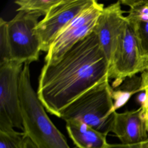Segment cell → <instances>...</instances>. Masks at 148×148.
Masks as SVG:
<instances>
[{
  "label": "cell",
  "mask_w": 148,
  "mask_h": 148,
  "mask_svg": "<svg viewBox=\"0 0 148 148\" xmlns=\"http://www.w3.org/2000/svg\"><path fill=\"white\" fill-rule=\"evenodd\" d=\"M109 64L92 31L57 62L45 63L36 94L47 111L58 117L71 103L109 79Z\"/></svg>",
  "instance_id": "obj_1"
},
{
  "label": "cell",
  "mask_w": 148,
  "mask_h": 148,
  "mask_svg": "<svg viewBox=\"0 0 148 148\" xmlns=\"http://www.w3.org/2000/svg\"><path fill=\"white\" fill-rule=\"evenodd\" d=\"M23 132L38 148H71L47 116L30 80L29 64H24L19 80Z\"/></svg>",
  "instance_id": "obj_2"
},
{
  "label": "cell",
  "mask_w": 148,
  "mask_h": 148,
  "mask_svg": "<svg viewBox=\"0 0 148 148\" xmlns=\"http://www.w3.org/2000/svg\"><path fill=\"white\" fill-rule=\"evenodd\" d=\"M109 80L95 85L73 101L61 112L59 118L65 122L80 121L108 135L116 112Z\"/></svg>",
  "instance_id": "obj_3"
},
{
  "label": "cell",
  "mask_w": 148,
  "mask_h": 148,
  "mask_svg": "<svg viewBox=\"0 0 148 148\" xmlns=\"http://www.w3.org/2000/svg\"><path fill=\"white\" fill-rule=\"evenodd\" d=\"M41 16L38 12L19 11L7 21L12 61L24 64L38 60L41 44L35 29Z\"/></svg>",
  "instance_id": "obj_4"
},
{
  "label": "cell",
  "mask_w": 148,
  "mask_h": 148,
  "mask_svg": "<svg viewBox=\"0 0 148 148\" xmlns=\"http://www.w3.org/2000/svg\"><path fill=\"white\" fill-rule=\"evenodd\" d=\"M148 68V62L142 56L134 31L126 21L109 64V79H114L112 87L120 86Z\"/></svg>",
  "instance_id": "obj_5"
},
{
  "label": "cell",
  "mask_w": 148,
  "mask_h": 148,
  "mask_svg": "<svg viewBox=\"0 0 148 148\" xmlns=\"http://www.w3.org/2000/svg\"><path fill=\"white\" fill-rule=\"evenodd\" d=\"M104 5L94 0L55 38L45 57V63L54 64L76 43L91 33Z\"/></svg>",
  "instance_id": "obj_6"
},
{
  "label": "cell",
  "mask_w": 148,
  "mask_h": 148,
  "mask_svg": "<svg viewBox=\"0 0 148 148\" xmlns=\"http://www.w3.org/2000/svg\"><path fill=\"white\" fill-rule=\"evenodd\" d=\"M94 0H61L39 21L35 29L41 50L47 52L57 35Z\"/></svg>",
  "instance_id": "obj_7"
},
{
  "label": "cell",
  "mask_w": 148,
  "mask_h": 148,
  "mask_svg": "<svg viewBox=\"0 0 148 148\" xmlns=\"http://www.w3.org/2000/svg\"><path fill=\"white\" fill-rule=\"evenodd\" d=\"M24 64L10 61L0 64V115L14 128L23 131L19 97V80Z\"/></svg>",
  "instance_id": "obj_8"
},
{
  "label": "cell",
  "mask_w": 148,
  "mask_h": 148,
  "mask_svg": "<svg viewBox=\"0 0 148 148\" xmlns=\"http://www.w3.org/2000/svg\"><path fill=\"white\" fill-rule=\"evenodd\" d=\"M120 1L103 8L93 31L96 34L101 47L108 61H111L119 39L127 21Z\"/></svg>",
  "instance_id": "obj_9"
},
{
  "label": "cell",
  "mask_w": 148,
  "mask_h": 148,
  "mask_svg": "<svg viewBox=\"0 0 148 148\" xmlns=\"http://www.w3.org/2000/svg\"><path fill=\"white\" fill-rule=\"evenodd\" d=\"M147 132L140 107L122 113L115 112L111 132L119 138L123 146L138 147L148 138Z\"/></svg>",
  "instance_id": "obj_10"
},
{
  "label": "cell",
  "mask_w": 148,
  "mask_h": 148,
  "mask_svg": "<svg viewBox=\"0 0 148 148\" xmlns=\"http://www.w3.org/2000/svg\"><path fill=\"white\" fill-rule=\"evenodd\" d=\"M129 7L126 19L136 38L142 56L148 62V0H123Z\"/></svg>",
  "instance_id": "obj_11"
},
{
  "label": "cell",
  "mask_w": 148,
  "mask_h": 148,
  "mask_svg": "<svg viewBox=\"0 0 148 148\" xmlns=\"http://www.w3.org/2000/svg\"><path fill=\"white\" fill-rule=\"evenodd\" d=\"M69 136L79 148H121L123 145L108 143L107 135L76 120L66 121Z\"/></svg>",
  "instance_id": "obj_12"
},
{
  "label": "cell",
  "mask_w": 148,
  "mask_h": 148,
  "mask_svg": "<svg viewBox=\"0 0 148 148\" xmlns=\"http://www.w3.org/2000/svg\"><path fill=\"white\" fill-rule=\"evenodd\" d=\"M141 79L136 75L125 79L118 87L111 88V94L116 111L123 107L135 93L139 92Z\"/></svg>",
  "instance_id": "obj_13"
},
{
  "label": "cell",
  "mask_w": 148,
  "mask_h": 148,
  "mask_svg": "<svg viewBox=\"0 0 148 148\" xmlns=\"http://www.w3.org/2000/svg\"><path fill=\"white\" fill-rule=\"evenodd\" d=\"M61 0H17L14 3L18 5L17 11L34 12L45 16L50 10Z\"/></svg>",
  "instance_id": "obj_14"
},
{
  "label": "cell",
  "mask_w": 148,
  "mask_h": 148,
  "mask_svg": "<svg viewBox=\"0 0 148 148\" xmlns=\"http://www.w3.org/2000/svg\"><path fill=\"white\" fill-rule=\"evenodd\" d=\"M26 138L24 132H17L13 127L0 129V148H24Z\"/></svg>",
  "instance_id": "obj_15"
},
{
  "label": "cell",
  "mask_w": 148,
  "mask_h": 148,
  "mask_svg": "<svg viewBox=\"0 0 148 148\" xmlns=\"http://www.w3.org/2000/svg\"><path fill=\"white\" fill-rule=\"evenodd\" d=\"M140 93L137 97V101L140 105L142 113L146 123L148 131V68L142 72Z\"/></svg>",
  "instance_id": "obj_16"
},
{
  "label": "cell",
  "mask_w": 148,
  "mask_h": 148,
  "mask_svg": "<svg viewBox=\"0 0 148 148\" xmlns=\"http://www.w3.org/2000/svg\"><path fill=\"white\" fill-rule=\"evenodd\" d=\"M12 61L9 43L7 21L2 18L0 19V64Z\"/></svg>",
  "instance_id": "obj_17"
},
{
  "label": "cell",
  "mask_w": 148,
  "mask_h": 148,
  "mask_svg": "<svg viewBox=\"0 0 148 148\" xmlns=\"http://www.w3.org/2000/svg\"><path fill=\"white\" fill-rule=\"evenodd\" d=\"M24 148H38L28 138H26L24 142Z\"/></svg>",
  "instance_id": "obj_18"
},
{
  "label": "cell",
  "mask_w": 148,
  "mask_h": 148,
  "mask_svg": "<svg viewBox=\"0 0 148 148\" xmlns=\"http://www.w3.org/2000/svg\"><path fill=\"white\" fill-rule=\"evenodd\" d=\"M138 148H148V138L145 141L140 143L138 146Z\"/></svg>",
  "instance_id": "obj_19"
},
{
  "label": "cell",
  "mask_w": 148,
  "mask_h": 148,
  "mask_svg": "<svg viewBox=\"0 0 148 148\" xmlns=\"http://www.w3.org/2000/svg\"><path fill=\"white\" fill-rule=\"evenodd\" d=\"M121 148H138V147H125V146H123Z\"/></svg>",
  "instance_id": "obj_20"
}]
</instances>
